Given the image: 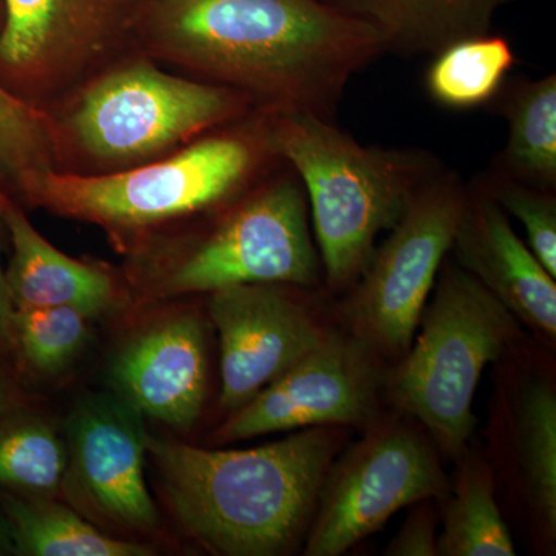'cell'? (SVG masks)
Here are the masks:
<instances>
[{
  "label": "cell",
  "instance_id": "18",
  "mask_svg": "<svg viewBox=\"0 0 556 556\" xmlns=\"http://www.w3.org/2000/svg\"><path fill=\"white\" fill-rule=\"evenodd\" d=\"M507 119L506 148L492 170L536 188L556 190V76L518 80L497 94Z\"/></svg>",
  "mask_w": 556,
  "mask_h": 556
},
{
  "label": "cell",
  "instance_id": "17",
  "mask_svg": "<svg viewBox=\"0 0 556 556\" xmlns=\"http://www.w3.org/2000/svg\"><path fill=\"white\" fill-rule=\"evenodd\" d=\"M0 67L16 76L43 72L79 50L102 24L101 0H3Z\"/></svg>",
  "mask_w": 556,
  "mask_h": 556
},
{
  "label": "cell",
  "instance_id": "24",
  "mask_svg": "<svg viewBox=\"0 0 556 556\" xmlns=\"http://www.w3.org/2000/svg\"><path fill=\"white\" fill-rule=\"evenodd\" d=\"M90 317L72 306L14 309L17 356L40 375L68 367L89 339Z\"/></svg>",
  "mask_w": 556,
  "mask_h": 556
},
{
  "label": "cell",
  "instance_id": "25",
  "mask_svg": "<svg viewBox=\"0 0 556 556\" xmlns=\"http://www.w3.org/2000/svg\"><path fill=\"white\" fill-rule=\"evenodd\" d=\"M54 142L49 116L0 86V172L20 188L31 175L51 169Z\"/></svg>",
  "mask_w": 556,
  "mask_h": 556
},
{
  "label": "cell",
  "instance_id": "6",
  "mask_svg": "<svg viewBox=\"0 0 556 556\" xmlns=\"http://www.w3.org/2000/svg\"><path fill=\"white\" fill-rule=\"evenodd\" d=\"M321 269L308 199L289 167L233 204L203 240L179 255L156 292L179 298L240 285L314 288Z\"/></svg>",
  "mask_w": 556,
  "mask_h": 556
},
{
  "label": "cell",
  "instance_id": "28",
  "mask_svg": "<svg viewBox=\"0 0 556 556\" xmlns=\"http://www.w3.org/2000/svg\"><path fill=\"white\" fill-rule=\"evenodd\" d=\"M13 316L14 306L7 288L5 270L0 265V371H7L11 362L20 357L14 340Z\"/></svg>",
  "mask_w": 556,
  "mask_h": 556
},
{
  "label": "cell",
  "instance_id": "14",
  "mask_svg": "<svg viewBox=\"0 0 556 556\" xmlns=\"http://www.w3.org/2000/svg\"><path fill=\"white\" fill-rule=\"evenodd\" d=\"M452 251L457 265L489 289L518 320L554 342L555 278L519 239L503 207L475 179L467 182Z\"/></svg>",
  "mask_w": 556,
  "mask_h": 556
},
{
  "label": "cell",
  "instance_id": "15",
  "mask_svg": "<svg viewBox=\"0 0 556 556\" xmlns=\"http://www.w3.org/2000/svg\"><path fill=\"white\" fill-rule=\"evenodd\" d=\"M0 218L13 244L5 280L14 309L72 306L94 318L115 308L118 289L112 277L58 251L2 190Z\"/></svg>",
  "mask_w": 556,
  "mask_h": 556
},
{
  "label": "cell",
  "instance_id": "29",
  "mask_svg": "<svg viewBox=\"0 0 556 556\" xmlns=\"http://www.w3.org/2000/svg\"><path fill=\"white\" fill-rule=\"evenodd\" d=\"M17 408V391L9 372L0 371V417Z\"/></svg>",
  "mask_w": 556,
  "mask_h": 556
},
{
  "label": "cell",
  "instance_id": "5",
  "mask_svg": "<svg viewBox=\"0 0 556 556\" xmlns=\"http://www.w3.org/2000/svg\"><path fill=\"white\" fill-rule=\"evenodd\" d=\"M248 127L203 139L137 169L101 177L49 169L25 179L20 189L33 203L65 217L113 230L148 228L236 199L270 159H278L266 110Z\"/></svg>",
  "mask_w": 556,
  "mask_h": 556
},
{
  "label": "cell",
  "instance_id": "8",
  "mask_svg": "<svg viewBox=\"0 0 556 556\" xmlns=\"http://www.w3.org/2000/svg\"><path fill=\"white\" fill-rule=\"evenodd\" d=\"M249 101L232 87L134 64L94 83L73 110L70 126L97 159L138 160L240 118Z\"/></svg>",
  "mask_w": 556,
  "mask_h": 556
},
{
  "label": "cell",
  "instance_id": "16",
  "mask_svg": "<svg viewBox=\"0 0 556 556\" xmlns=\"http://www.w3.org/2000/svg\"><path fill=\"white\" fill-rule=\"evenodd\" d=\"M378 31L386 53L434 54L456 40L492 31L515 0H321Z\"/></svg>",
  "mask_w": 556,
  "mask_h": 556
},
{
  "label": "cell",
  "instance_id": "12",
  "mask_svg": "<svg viewBox=\"0 0 556 556\" xmlns=\"http://www.w3.org/2000/svg\"><path fill=\"white\" fill-rule=\"evenodd\" d=\"M285 285H240L212 292L208 316L222 350L219 405L236 412L294 367L325 338Z\"/></svg>",
  "mask_w": 556,
  "mask_h": 556
},
{
  "label": "cell",
  "instance_id": "4",
  "mask_svg": "<svg viewBox=\"0 0 556 556\" xmlns=\"http://www.w3.org/2000/svg\"><path fill=\"white\" fill-rule=\"evenodd\" d=\"M420 332L388 376V393L416 417L450 457L464 456L477 428L473 399L486 365L519 338V320L481 283L447 258Z\"/></svg>",
  "mask_w": 556,
  "mask_h": 556
},
{
  "label": "cell",
  "instance_id": "30",
  "mask_svg": "<svg viewBox=\"0 0 556 556\" xmlns=\"http://www.w3.org/2000/svg\"><path fill=\"white\" fill-rule=\"evenodd\" d=\"M10 552H13V543H11L9 525L5 517H0V555L10 554Z\"/></svg>",
  "mask_w": 556,
  "mask_h": 556
},
{
  "label": "cell",
  "instance_id": "7",
  "mask_svg": "<svg viewBox=\"0 0 556 556\" xmlns=\"http://www.w3.org/2000/svg\"><path fill=\"white\" fill-rule=\"evenodd\" d=\"M466 189L460 175L445 167L422 182L354 283L346 318L353 334L375 353L404 356L412 345L452 252Z\"/></svg>",
  "mask_w": 556,
  "mask_h": 556
},
{
  "label": "cell",
  "instance_id": "22",
  "mask_svg": "<svg viewBox=\"0 0 556 556\" xmlns=\"http://www.w3.org/2000/svg\"><path fill=\"white\" fill-rule=\"evenodd\" d=\"M439 556H515L514 538L495 497L489 464L478 457L463 463L444 510Z\"/></svg>",
  "mask_w": 556,
  "mask_h": 556
},
{
  "label": "cell",
  "instance_id": "23",
  "mask_svg": "<svg viewBox=\"0 0 556 556\" xmlns=\"http://www.w3.org/2000/svg\"><path fill=\"white\" fill-rule=\"evenodd\" d=\"M67 445L47 420L21 415L0 417V489L25 496H53L64 486Z\"/></svg>",
  "mask_w": 556,
  "mask_h": 556
},
{
  "label": "cell",
  "instance_id": "2",
  "mask_svg": "<svg viewBox=\"0 0 556 556\" xmlns=\"http://www.w3.org/2000/svg\"><path fill=\"white\" fill-rule=\"evenodd\" d=\"M338 448L332 426L249 450L149 441L170 514L197 543L223 556H273L291 547Z\"/></svg>",
  "mask_w": 556,
  "mask_h": 556
},
{
  "label": "cell",
  "instance_id": "19",
  "mask_svg": "<svg viewBox=\"0 0 556 556\" xmlns=\"http://www.w3.org/2000/svg\"><path fill=\"white\" fill-rule=\"evenodd\" d=\"M7 493L3 511L13 554L24 556H149L153 548L105 535L75 510L51 500Z\"/></svg>",
  "mask_w": 556,
  "mask_h": 556
},
{
  "label": "cell",
  "instance_id": "26",
  "mask_svg": "<svg viewBox=\"0 0 556 556\" xmlns=\"http://www.w3.org/2000/svg\"><path fill=\"white\" fill-rule=\"evenodd\" d=\"M475 181L526 230L529 248L556 278V190L536 188L490 169Z\"/></svg>",
  "mask_w": 556,
  "mask_h": 556
},
{
  "label": "cell",
  "instance_id": "27",
  "mask_svg": "<svg viewBox=\"0 0 556 556\" xmlns=\"http://www.w3.org/2000/svg\"><path fill=\"white\" fill-rule=\"evenodd\" d=\"M438 517L433 500L416 503L415 510L388 544L390 556H438Z\"/></svg>",
  "mask_w": 556,
  "mask_h": 556
},
{
  "label": "cell",
  "instance_id": "10",
  "mask_svg": "<svg viewBox=\"0 0 556 556\" xmlns=\"http://www.w3.org/2000/svg\"><path fill=\"white\" fill-rule=\"evenodd\" d=\"M372 354L354 334L327 332L294 367L232 412L215 439L233 442L277 431L365 422L378 396Z\"/></svg>",
  "mask_w": 556,
  "mask_h": 556
},
{
  "label": "cell",
  "instance_id": "3",
  "mask_svg": "<svg viewBox=\"0 0 556 556\" xmlns=\"http://www.w3.org/2000/svg\"><path fill=\"white\" fill-rule=\"evenodd\" d=\"M266 118L274 152L305 189L327 283L351 287L380 233L444 164L428 150L362 146L316 113L266 108Z\"/></svg>",
  "mask_w": 556,
  "mask_h": 556
},
{
  "label": "cell",
  "instance_id": "9",
  "mask_svg": "<svg viewBox=\"0 0 556 556\" xmlns=\"http://www.w3.org/2000/svg\"><path fill=\"white\" fill-rule=\"evenodd\" d=\"M433 444L404 424H387L329 468L305 556H339L375 533L401 508L447 496Z\"/></svg>",
  "mask_w": 556,
  "mask_h": 556
},
{
  "label": "cell",
  "instance_id": "11",
  "mask_svg": "<svg viewBox=\"0 0 556 556\" xmlns=\"http://www.w3.org/2000/svg\"><path fill=\"white\" fill-rule=\"evenodd\" d=\"M142 419L118 394L80 401L67 422L64 486L94 518L150 533L159 527V511L146 484L150 438Z\"/></svg>",
  "mask_w": 556,
  "mask_h": 556
},
{
  "label": "cell",
  "instance_id": "20",
  "mask_svg": "<svg viewBox=\"0 0 556 556\" xmlns=\"http://www.w3.org/2000/svg\"><path fill=\"white\" fill-rule=\"evenodd\" d=\"M515 460L527 503L548 540L556 536V391L551 380L522 383L515 412Z\"/></svg>",
  "mask_w": 556,
  "mask_h": 556
},
{
  "label": "cell",
  "instance_id": "21",
  "mask_svg": "<svg viewBox=\"0 0 556 556\" xmlns=\"http://www.w3.org/2000/svg\"><path fill=\"white\" fill-rule=\"evenodd\" d=\"M514 65V47L504 36L456 40L434 54L426 73L427 94L448 110L482 108L496 100Z\"/></svg>",
  "mask_w": 556,
  "mask_h": 556
},
{
  "label": "cell",
  "instance_id": "13",
  "mask_svg": "<svg viewBox=\"0 0 556 556\" xmlns=\"http://www.w3.org/2000/svg\"><path fill=\"white\" fill-rule=\"evenodd\" d=\"M109 378L115 394L142 416L189 430L207 391L203 320L185 311L139 329L113 357Z\"/></svg>",
  "mask_w": 556,
  "mask_h": 556
},
{
  "label": "cell",
  "instance_id": "1",
  "mask_svg": "<svg viewBox=\"0 0 556 556\" xmlns=\"http://www.w3.org/2000/svg\"><path fill=\"white\" fill-rule=\"evenodd\" d=\"M167 56L266 108L334 119L348 83L386 53L379 33L321 0H155Z\"/></svg>",
  "mask_w": 556,
  "mask_h": 556
}]
</instances>
